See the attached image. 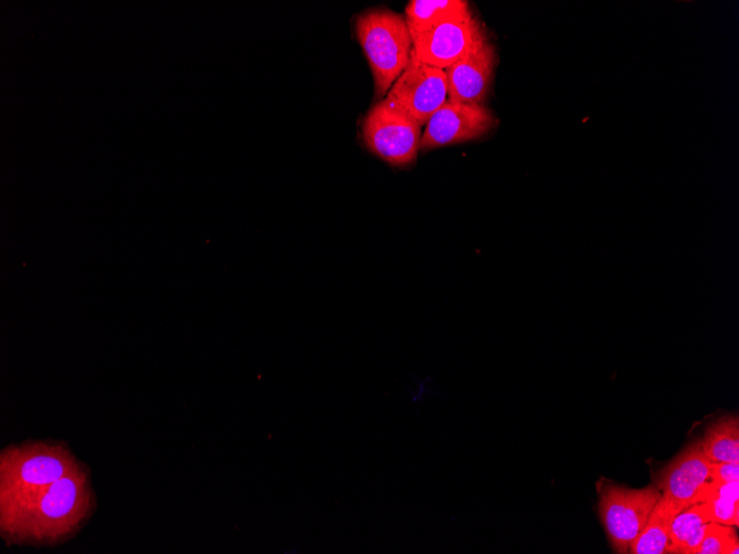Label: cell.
Instances as JSON below:
<instances>
[{
  "label": "cell",
  "instance_id": "obj_1",
  "mask_svg": "<svg viewBox=\"0 0 739 554\" xmlns=\"http://www.w3.org/2000/svg\"><path fill=\"white\" fill-rule=\"evenodd\" d=\"M95 508L85 467L55 482L0 502V533L8 544L54 545L73 536Z\"/></svg>",
  "mask_w": 739,
  "mask_h": 554
},
{
  "label": "cell",
  "instance_id": "obj_2",
  "mask_svg": "<svg viewBox=\"0 0 739 554\" xmlns=\"http://www.w3.org/2000/svg\"><path fill=\"white\" fill-rule=\"evenodd\" d=\"M355 32L368 61L381 101L408 64L413 49L405 17L386 9L368 10L355 21Z\"/></svg>",
  "mask_w": 739,
  "mask_h": 554
},
{
  "label": "cell",
  "instance_id": "obj_3",
  "mask_svg": "<svg viewBox=\"0 0 739 554\" xmlns=\"http://www.w3.org/2000/svg\"><path fill=\"white\" fill-rule=\"evenodd\" d=\"M84 466L62 442L31 441L0 453V502L45 487Z\"/></svg>",
  "mask_w": 739,
  "mask_h": 554
},
{
  "label": "cell",
  "instance_id": "obj_4",
  "mask_svg": "<svg viewBox=\"0 0 739 554\" xmlns=\"http://www.w3.org/2000/svg\"><path fill=\"white\" fill-rule=\"evenodd\" d=\"M662 496L655 484L632 489L606 483L599 491V513L615 553H629Z\"/></svg>",
  "mask_w": 739,
  "mask_h": 554
},
{
  "label": "cell",
  "instance_id": "obj_5",
  "mask_svg": "<svg viewBox=\"0 0 739 554\" xmlns=\"http://www.w3.org/2000/svg\"><path fill=\"white\" fill-rule=\"evenodd\" d=\"M362 135L374 155L393 166L404 167L416 160L421 126L384 98L364 117Z\"/></svg>",
  "mask_w": 739,
  "mask_h": 554
},
{
  "label": "cell",
  "instance_id": "obj_6",
  "mask_svg": "<svg viewBox=\"0 0 739 554\" xmlns=\"http://www.w3.org/2000/svg\"><path fill=\"white\" fill-rule=\"evenodd\" d=\"M385 100L426 125L431 115L447 101V77L443 69L419 61L413 49L407 66L386 94Z\"/></svg>",
  "mask_w": 739,
  "mask_h": 554
},
{
  "label": "cell",
  "instance_id": "obj_7",
  "mask_svg": "<svg viewBox=\"0 0 739 554\" xmlns=\"http://www.w3.org/2000/svg\"><path fill=\"white\" fill-rule=\"evenodd\" d=\"M654 484L680 512L704 502L718 484L711 472V462L702 452L700 439L688 443L654 475Z\"/></svg>",
  "mask_w": 739,
  "mask_h": 554
},
{
  "label": "cell",
  "instance_id": "obj_8",
  "mask_svg": "<svg viewBox=\"0 0 739 554\" xmlns=\"http://www.w3.org/2000/svg\"><path fill=\"white\" fill-rule=\"evenodd\" d=\"M495 124L483 104L446 101L429 118L420 139V149L460 144L482 136Z\"/></svg>",
  "mask_w": 739,
  "mask_h": 554
},
{
  "label": "cell",
  "instance_id": "obj_9",
  "mask_svg": "<svg viewBox=\"0 0 739 554\" xmlns=\"http://www.w3.org/2000/svg\"><path fill=\"white\" fill-rule=\"evenodd\" d=\"M482 30L472 13L440 19L412 39L416 58L445 70L456 62Z\"/></svg>",
  "mask_w": 739,
  "mask_h": 554
},
{
  "label": "cell",
  "instance_id": "obj_10",
  "mask_svg": "<svg viewBox=\"0 0 739 554\" xmlns=\"http://www.w3.org/2000/svg\"><path fill=\"white\" fill-rule=\"evenodd\" d=\"M495 50L483 29L469 49L444 71L447 77V101L483 104L492 80Z\"/></svg>",
  "mask_w": 739,
  "mask_h": 554
},
{
  "label": "cell",
  "instance_id": "obj_11",
  "mask_svg": "<svg viewBox=\"0 0 739 554\" xmlns=\"http://www.w3.org/2000/svg\"><path fill=\"white\" fill-rule=\"evenodd\" d=\"M710 522V511L706 501L695 503L677 513L670 524L667 553L694 554Z\"/></svg>",
  "mask_w": 739,
  "mask_h": 554
},
{
  "label": "cell",
  "instance_id": "obj_12",
  "mask_svg": "<svg viewBox=\"0 0 739 554\" xmlns=\"http://www.w3.org/2000/svg\"><path fill=\"white\" fill-rule=\"evenodd\" d=\"M700 443L710 462H739L738 416L728 414L710 421L705 427Z\"/></svg>",
  "mask_w": 739,
  "mask_h": 554
},
{
  "label": "cell",
  "instance_id": "obj_13",
  "mask_svg": "<svg viewBox=\"0 0 739 554\" xmlns=\"http://www.w3.org/2000/svg\"><path fill=\"white\" fill-rule=\"evenodd\" d=\"M679 511L662 493L641 535L631 544V554H665L669 543L670 524Z\"/></svg>",
  "mask_w": 739,
  "mask_h": 554
},
{
  "label": "cell",
  "instance_id": "obj_14",
  "mask_svg": "<svg viewBox=\"0 0 739 554\" xmlns=\"http://www.w3.org/2000/svg\"><path fill=\"white\" fill-rule=\"evenodd\" d=\"M471 13L464 0H412L405 9V20L412 39L440 19Z\"/></svg>",
  "mask_w": 739,
  "mask_h": 554
},
{
  "label": "cell",
  "instance_id": "obj_15",
  "mask_svg": "<svg viewBox=\"0 0 739 554\" xmlns=\"http://www.w3.org/2000/svg\"><path fill=\"white\" fill-rule=\"evenodd\" d=\"M706 503L710 511L711 521L738 526L739 480L729 483H718L709 493Z\"/></svg>",
  "mask_w": 739,
  "mask_h": 554
},
{
  "label": "cell",
  "instance_id": "obj_16",
  "mask_svg": "<svg viewBox=\"0 0 739 554\" xmlns=\"http://www.w3.org/2000/svg\"><path fill=\"white\" fill-rule=\"evenodd\" d=\"M739 540L732 525L711 521L694 554H738Z\"/></svg>",
  "mask_w": 739,
  "mask_h": 554
},
{
  "label": "cell",
  "instance_id": "obj_17",
  "mask_svg": "<svg viewBox=\"0 0 739 554\" xmlns=\"http://www.w3.org/2000/svg\"><path fill=\"white\" fill-rule=\"evenodd\" d=\"M711 472L717 483H729L739 480V462H711Z\"/></svg>",
  "mask_w": 739,
  "mask_h": 554
}]
</instances>
